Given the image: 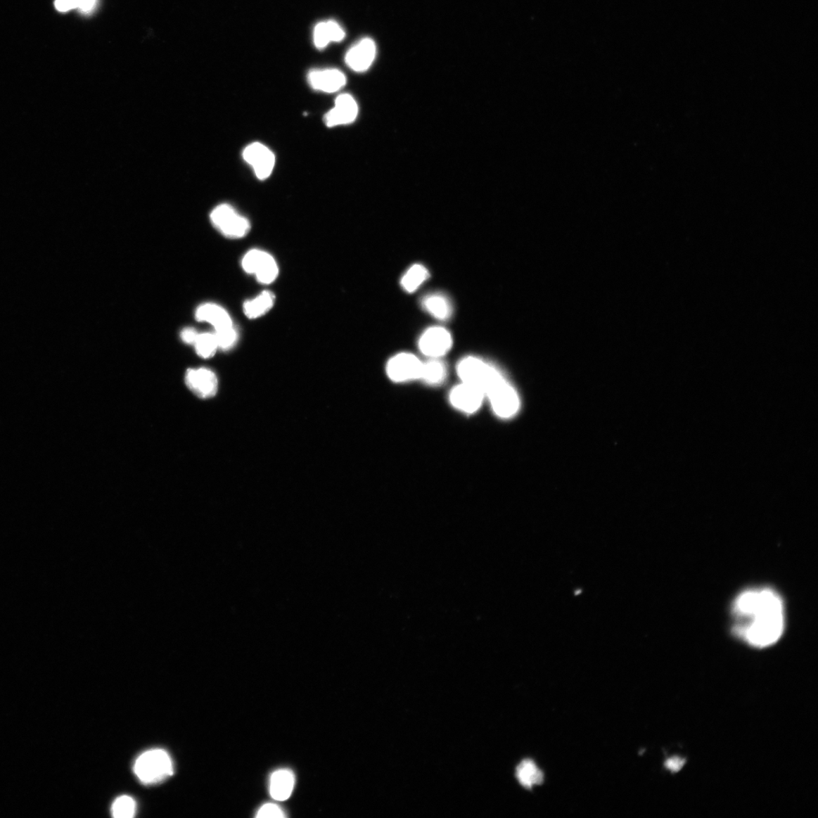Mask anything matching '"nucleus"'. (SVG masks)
Here are the masks:
<instances>
[{
    "mask_svg": "<svg viewBox=\"0 0 818 818\" xmlns=\"http://www.w3.org/2000/svg\"><path fill=\"white\" fill-rule=\"evenodd\" d=\"M734 633L758 648L770 646L782 637L785 627L782 599L768 589L746 590L734 604Z\"/></svg>",
    "mask_w": 818,
    "mask_h": 818,
    "instance_id": "1",
    "label": "nucleus"
},
{
    "mask_svg": "<svg viewBox=\"0 0 818 818\" xmlns=\"http://www.w3.org/2000/svg\"><path fill=\"white\" fill-rule=\"evenodd\" d=\"M210 219L215 228L230 239L243 238L251 229L250 221L229 204L217 206Z\"/></svg>",
    "mask_w": 818,
    "mask_h": 818,
    "instance_id": "4",
    "label": "nucleus"
},
{
    "mask_svg": "<svg viewBox=\"0 0 818 818\" xmlns=\"http://www.w3.org/2000/svg\"><path fill=\"white\" fill-rule=\"evenodd\" d=\"M185 382L196 396L203 399L214 397L218 390V378L215 373L205 368L187 371Z\"/></svg>",
    "mask_w": 818,
    "mask_h": 818,
    "instance_id": "12",
    "label": "nucleus"
},
{
    "mask_svg": "<svg viewBox=\"0 0 818 818\" xmlns=\"http://www.w3.org/2000/svg\"><path fill=\"white\" fill-rule=\"evenodd\" d=\"M96 0H56L55 6L59 12L79 8L84 12H89L94 7Z\"/></svg>",
    "mask_w": 818,
    "mask_h": 818,
    "instance_id": "26",
    "label": "nucleus"
},
{
    "mask_svg": "<svg viewBox=\"0 0 818 818\" xmlns=\"http://www.w3.org/2000/svg\"><path fill=\"white\" fill-rule=\"evenodd\" d=\"M429 276V271L425 266L419 264H414L403 275L401 280L402 287L404 290L408 293L415 292L428 279Z\"/></svg>",
    "mask_w": 818,
    "mask_h": 818,
    "instance_id": "22",
    "label": "nucleus"
},
{
    "mask_svg": "<svg viewBox=\"0 0 818 818\" xmlns=\"http://www.w3.org/2000/svg\"><path fill=\"white\" fill-rule=\"evenodd\" d=\"M345 37V32L336 22L331 21L319 23L315 26L313 39L318 49L326 47L331 42H340Z\"/></svg>",
    "mask_w": 818,
    "mask_h": 818,
    "instance_id": "16",
    "label": "nucleus"
},
{
    "mask_svg": "<svg viewBox=\"0 0 818 818\" xmlns=\"http://www.w3.org/2000/svg\"><path fill=\"white\" fill-rule=\"evenodd\" d=\"M423 362L411 353L402 352L390 359L387 364L389 378L397 383L421 379Z\"/></svg>",
    "mask_w": 818,
    "mask_h": 818,
    "instance_id": "7",
    "label": "nucleus"
},
{
    "mask_svg": "<svg viewBox=\"0 0 818 818\" xmlns=\"http://www.w3.org/2000/svg\"><path fill=\"white\" fill-rule=\"evenodd\" d=\"M215 336L219 349L226 351L232 349L238 340V333L232 326L216 330Z\"/></svg>",
    "mask_w": 818,
    "mask_h": 818,
    "instance_id": "25",
    "label": "nucleus"
},
{
    "mask_svg": "<svg viewBox=\"0 0 818 818\" xmlns=\"http://www.w3.org/2000/svg\"><path fill=\"white\" fill-rule=\"evenodd\" d=\"M376 53V43L370 38H364L350 49L345 60L354 72H363L371 66Z\"/></svg>",
    "mask_w": 818,
    "mask_h": 818,
    "instance_id": "13",
    "label": "nucleus"
},
{
    "mask_svg": "<svg viewBox=\"0 0 818 818\" xmlns=\"http://www.w3.org/2000/svg\"><path fill=\"white\" fill-rule=\"evenodd\" d=\"M359 113L358 104L352 96L343 94L338 96L333 108L324 117V122L328 127L347 125L357 120Z\"/></svg>",
    "mask_w": 818,
    "mask_h": 818,
    "instance_id": "10",
    "label": "nucleus"
},
{
    "mask_svg": "<svg viewBox=\"0 0 818 818\" xmlns=\"http://www.w3.org/2000/svg\"><path fill=\"white\" fill-rule=\"evenodd\" d=\"M195 315L197 321L210 323L215 331L233 325L229 312L216 304L206 303L200 305L196 309Z\"/></svg>",
    "mask_w": 818,
    "mask_h": 818,
    "instance_id": "15",
    "label": "nucleus"
},
{
    "mask_svg": "<svg viewBox=\"0 0 818 818\" xmlns=\"http://www.w3.org/2000/svg\"><path fill=\"white\" fill-rule=\"evenodd\" d=\"M199 333L195 329L187 328L182 331L181 337L185 343L193 345Z\"/></svg>",
    "mask_w": 818,
    "mask_h": 818,
    "instance_id": "28",
    "label": "nucleus"
},
{
    "mask_svg": "<svg viewBox=\"0 0 818 818\" xmlns=\"http://www.w3.org/2000/svg\"><path fill=\"white\" fill-rule=\"evenodd\" d=\"M447 376L446 364L439 359H431L423 362L421 379L430 385H437L445 381Z\"/></svg>",
    "mask_w": 818,
    "mask_h": 818,
    "instance_id": "21",
    "label": "nucleus"
},
{
    "mask_svg": "<svg viewBox=\"0 0 818 818\" xmlns=\"http://www.w3.org/2000/svg\"><path fill=\"white\" fill-rule=\"evenodd\" d=\"M285 815L281 807L275 804L269 803L263 805L260 810L257 817H284Z\"/></svg>",
    "mask_w": 818,
    "mask_h": 818,
    "instance_id": "27",
    "label": "nucleus"
},
{
    "mask_svg": "<svg viewBox=\"0 0 818 818\" xmlns=\"http://www.w3.org/2000/svg\"><path fill=\"white\" fill-rule=\"evenodd\" d=\"M452 346L451 333L442 327L428 328L423 333L418 342L421 352L430 359H440L445 356Z\"/></svg>",
    "mask_w": 818,
    "mask_h": 818,
    "instance_id": "9",
    "label": "nucleus"
},
{
    "mask_svg": "<svg viewBox=\"0 0 818 818\" xmlns=\"http://www.w3.org/2000/svg\"><path fill=\"white\" fill-rule=\"evenodd\" d=\"M242 267L246 273L255 275L256 279L263 284L273 283L279 274L278 264L273 256L260 250L246 253L242 260Z\"/></svg>",
    "mask_w": 818,
    "mask_h": 818,
    "instance_id": "6",
    "label": "nucleus"
},
{
    "mask_svg": "<svg viewBox=\"0 0 818 818\" xmlns=\"http://www.w3.org/2000/svg\"><path fill=\"white\" fill-rule=\"evenodd\" d=\"M295 784V778L289 770L275 772L271 777L270 793L274 800L284 801L291 795Z\"/></svg>",
    "mask_w": 818,
    "mask_h": 818,
    "instance_id": "17",
    "label": "nucleus"
},
{
    "mask_svg": "<svg viewBox=\"0 0 818 818\" xmlns=\"http://www.w3.org/2000/svg\"><path fill=\"white\" fill-rule=\"evenodd\" d=\"M457 372L461 382L479 388L485 397L487 391L504 378L497 369L474 357L461 359Z\"/></svg>",
    "mask_w": 818,
    "mask_h": 818,
    "instance_id": "3",
    "label": "nucleus"
},
{
    "mask_svg": "<svg viewBox=\"0 0 818 818\" xmlns=\"http://www.w3.org/2000/svg\"><path fill=\"white\" fill-rule=\"evenodd\" d=\"M516 776L520 784L527 789L544 782V774L538 769L533 761L525 760L517 767Z\"/></svg>",
    "mask_w": 818,
    "mask_h": 818,
    "instance_id": "20",
    "label": "nucleus"
},
{
    "mask_svg": "<svg viewBox=\"0 0 818 818\" xmlns=\"http://www.w3.org/2000/svg\"><path fill=\"white\" fill-rule=\"evenodd\" d=\"M423 308L433 317L440 320H448L452 313V305L449 299L439 293L427 295L422 300Z\"/></svg>",
    "mask_w": 818,
    "mask_h": 818,
    "instance_id": "19",
    "label": "nucleus"
},
{
    "mask_svg": "<svg viewBox=\"0 0 818 818\" xmlns=\"http://www.w3.org/2000/svg\"><path fill=\"white\" fill-rule=\"evenodd\" d=\"M136 805L133 798L122 795L114 802L112 812L117 818H131L135 815Z\"/></svg>",
    "mask_w": 818,
    "mask_h": 818,
    "instance_id": "24",
    "label": "nucleus"
},
{
    "mask_svg": "<svg viewBox=\"0 0 818 818\" xmlns=\"http://www.w3.org/2000/svg\"><path fill=\"white\" fill-rule=\"evenodd\" d=\"M684 760H681V758H674L667 761L666 767L668 770L673 772H677L681 770V768L684 766Z\"/></svg>",
    "mask_w": 818,
    "mask_h": 818,
    "instance_id": "29",
    "label": "nucleus"
},
{
    "mask_svg": "<svg viewBox=\"0 0 818 818\" xmlns=\"http://www.w3.org/2000/svg\"><path fill=\"white\" fill-rule=\"evenodd\" d=\"M274 302L275 295L272 292L263 291L255 299L244 302V314L250 319H259L272 309Z\"/></svg>",
    "mask_w": 818,
    "mask_h": 818,
    "instance_id": "18",
    "label": "nucleus"
},
{
    "mask_svg": "<svg viewBox=\"0 0 818 818\" xmlns=\"http://www.w3.org/2000/svg\"><path fill=\"white\" fill-rule=\"evenodd\" d=\"M308 82L314 91L333 94L346 85L347 77L338 69H317L309 73Z\"/></svg>",
    "mask_w": 818,
    "mask_h": 818,
    "instance_id": "14",
    "label": "nucleus"
},
{
    "mask_svg": "<svg viewBox=\"0 0 818 818\" xmlns=\"http://www.w3.org/2000/svg\"><path fill=\"white\" fill-rule=\"evenodd\" d=\"M134 770L141 783L153 785L173 775L174 765L169 753L155 748L141 755L135 762Z\"/></svg>",
    "mask_w": 818,
    "mask_h": 818,
    "instance_id": "2",
    "label": "nucleus"
},
{
    "mask_svg": "<svg viewBox=\"0 0 818 818\" xmlns=\"http://www.w3.org/2000/svg\"><path fill=\"white\" fill-rule=\"evenodd\" d=\"M492 410L501 418L516 416L520 408V400L515 388L504 378L486 394Z\"/></svg>",
    "mask_w": 818,
    "mask_h": 818,
    "instance_id": "5",
    "label": "nucleus"
},
{
    "mask_svg": "<svg viewBox=\"0 0 818 818\" xmlns=\"http://www.w3.org/2000/svg\"><path fill=\"white\" fill-rule=\"evenodd\" d=\"M243 160L249 164L258 179H269L275 165V155L267 146L261 143H253L243 151Z\"/></svg>",
    "mask_w": 818,
    "mask_h": 818,
    "instance_id": "8",
    "label": "nucleus"
},
{
    "mask_svg": "<svg viewBox=\"0 0 818 818\" xmlns=\"http://www.w3.org/2000/svg\"><path fill=\"white\" fill-rule=\"evenodd\" d=\"M193 345L196 353L199 354V357L204 359L212 357L219 349L215 333H199Z\"/></svg>",
    "mask_w": 818,
    "mask_h": 818,
    "instance_id": "23",
    "label": "nucleus"
},
{
    "mask_svg": "<svg viewBox=\"0 0 818 818\" xmlns=\"http://www.w3.org/2000/svg\"><path fill=\"white\" fill-rule=\"evenodd\" d=\"M485 397V394L481 390L463 382L453 388L449 394L452 405L467 414L478 411Z\"/></svg>",
    "mask_w": 818,
    "mask_h": 818,
    "instance_id": "11",
    "label": "nucleus"
}]
</instances>
